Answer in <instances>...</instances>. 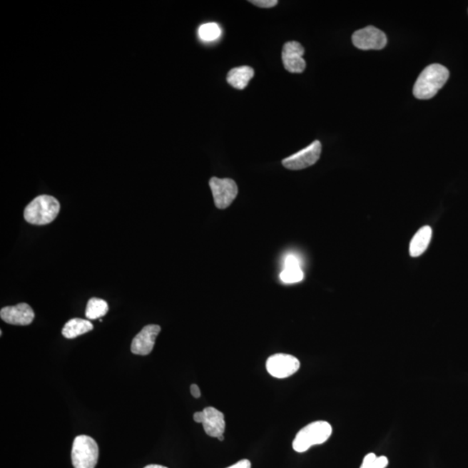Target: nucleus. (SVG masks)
Returning <instances> with one entry per match:
<instances>
[{"label":"nucleus","mask_w":468,"mask_h":468,"mask_svg":"<svg viewBox=\"0 0 468 468\" xmlns=\"http://www.w3.org/2000/svg\"><path fill=\"white\" fill-rule=\"evenodd\" d=\"M449 71L441 64H431L419 74L414 86V96L419 100L434 98L447 83Z\"/></svg>","instance_id":"f257e3e1"},{"label":"nucleus","mask_w":468,"mask_h":468,"mask_svg":"<svg viewBox=\"0 0 468 468\" xmlns=\"http://www.w3.org/2000/svg\"><path fill=\"white\" fill-rule=\"evenodd\" d=\"M60 211V203L50 195L36 197L24 211V217L28 223L44 225L51 223Z\"/></svg>","instance_id":"f03ea898"},{"label":"nucleus","mask_w":468,"mask_h":468,"mask_svg":"<svg viewBox=\"0 0 468 468\" xmlns=\"http://www.w3.org/2000/svg\"><path fill=\"white\" fill-rule=\"evenodd\" d=\"M332 434V427L329 422L317 421L310 423L298 432L292 442L293 449L304 453L315 445H320L328 441Z\"/></svg>","instance_id":"7ed1b4c3"},{"label":"nucleus","mask_w":468,"mask_h":468,"mask_svg":"<svg viewBox=\"0 0 468 468\" xmlns=\"http://www.w3.org/2000/svg\"><path fill=\"white\" fill-rule=\"evenodd\" d=\"M98 456V445L94 439L88 435H78L75 438L71 450L74 468H95Z\"/></svg>","instance_id":"20e7f679"},{"label":"nucleus","mask_w":468,"mask_h":468,"mask_svg":"<svg viewBox=\"0 0 468 468\" xmlns=\"http://www.w3.org/2000/svg\"><path fill=\"white\" fill-rule=\"evenodd\" d=\"M217 208H228L238 195V187L232 179H220L213 177L209 181Z\"/></svg>","instance_id":"39448f33"},{"label":"nucleus","mask_w":468,"mask_h":468,"mask_svg":"<svg viewBox=\"0 0 468 468\" xmlns=\"http://www.w3.org/2000/svg\"><path fill=\"white\" fill-rule=\"evenodd\" d=\"M300 368L298 359L292 355L275 354L266 361V370L273 377L278 379L288 378L295 374Z\"/></svg>","instance_id":"423d86ee"},{"label":"nucleus","mask_w":468,"mask_h":468,"mask_svg":"<svg viewBox=\"0 0 468 468\" xmlns=\"http://www.w3.org/2000/svg\"><path fill=\"white\" fill-rule=\"evenodd\" d=\"M321 151L322 145L320 141H315L308 147L284 159L282 163L290 171H300L316 163L320 158Z\"/></svg>","instance_id":"0eeeda50"},{"label":"nucleus","mask_w":468,"mask_h":468,"mask_svg":"<svg viewBox=\"0 0 468 468\" xmlns=\"http://www.w3.org/2000/svg\"><path fill=\"white\" fill-rule=\"evenodd\" d=\"M352 42L360 50H382L388 39L385 32L374 26H367L355 32Z\"/></svg>","instance_id":"6e6552de"},{"label":"nucleus","mask_w":468,"mask_h":468,"mask_svg":"<svg viewBox=\"0 0 468 468\" xmlns=\"http://www.w3.org/2000/svg\"><path fill=\"white\" fill-rule=\"evenodd\" d=\"M305 49L300 43L290 41L285 44L282 51V60H283L285 70L290 73H302L305 70L306 63L302 56Z\"/></svg>","instance_id":"1a4fd4ad"},{"label":"nucleus","mask_w":468,"mask_h":468,"mask_svg":"<svg viewBox=\"0 0 468 468\" xmlns=\"http://www.w3.org/2000/svg\"><path fill=\"white\" fill-rule=\"evenodd\" d=\"M161 332V327L157 325H149L144 327L133 339L131 352L139 356H147L152 352L156 341V337Z\"/></svg>","instance_id":"9d476101"},{"label":"nucleus","mask_w":468,"mask_h":468,"mask_svg":"<svg viewBox=\"0 0 468 468\" xmlns=\"http://www.w3.org/2000/svg\"><path fill=\"white\" fill-rule=\"evenodd\" d=\"M1 320L13 325H29L34 320L35 313L26 302L14 306H6L0 310Z\"/></svg>","instance_id":"9b49d317"},{"label":"nucleus","mask_w":468,"mask_h":468,"mask_svg":"<svg viewBox=\"0 0 468 468\" xmlns=\"http://www.w3.org/2000/svg\"><path fill=\"white\" fill-rule=\"evenodd\" d=\"M203 425L205 434L209 437L218 438L224 434L225 429V415L215 407H208L203 410Z\"/></svg>","instance_id":"f8f14e48"},{"label":"nucleus","mask_w":468,"mask_h":468,"mask_svg":"<svg viewBox=\"0 0 468 468\" xmlns=\"http://www.w3.org/2000/svg\"><path fill=\"white\" fill-rule=\"evenodd\" d=\"M304 272L302 271L300 261L293 254H290L285 260V268L280 273V280L285 284L300 283L304 280Z\"/></svg>","instance_id":"ddd939ff"},{"label":"nucleus","mask_w":468,"mask_h":468,"mask_svg":"<svg viewBox=\"0 0 468 468\" xmlns=\"http://www.w3.org/2000/svg\"><path fill=\"white\" fill-rule=\"evenodd\" d=\"M432 229L429 225H425L414 234L410 242V253L412 257H419L424 253L430 244Z\"/></svg>","instance_id":"4468645a"},{"label":"nucleus","mask_w":468,"mask_h":468,"mask_svg":"<svg viewBox=\"0 0 468 468\" xmlns=\"http://www.w3.org/2000/svg\"><path fill=\"white\" fill-rule=\"evenodd\" d=\"M254 76L253 68L249 66H240L232 68L228 72V82L230 86L238 90H244L248 87L250 80Z\"/></svg>","instance_id":"2eb2a0df"},{"label":"nucleus","mask_w":468,"mask_h":468,"mask_svg":"<svg viewBox=\"0 0 468 468\" xmlns=\"http://www.w3.org/2000/svg\"><path fill=\"white\" fill-rule=\"evenodd\" d=\"M94 329V325L90 321L82 318H72L68 321L62 330V335L67 339H73Z\"/></svg>","instance_id":"dca6fc26"},{"label":"nucleus","mask_w":468,"mask_h":468,"mask_svg":"<svg viewBox=\"0 0 468 468\" xmlns=\"http://www.w3.org/2000/svg\"><path fill=\"white\" fill-rule=\"evenodd\" d=\"M108 312V302L101 298L92 297L88 301L86 316L88 320H94L105 316Z\"/></svg>","instance_id":"f3484780"},{"label":"nucleus","mask_w":468,"mask_h":468,"mask_svg":"<svg viewBox=\"0 0 468 468\" xmlns=\"http://www.w3.org/2000/svg\"><path fill=\"white\" fill-rule=\"evenodd\" d=\"M198 34L204 41L211 42L220 37L221 29L216 23H208L204 24L199 28Z\"/></svg>","instance_id":"a211bd4d"},{"label":"nucleus","mask_w":468,"mask_h":468,"mask_svg":"<svg viewBox=\"0 0 468 468\" xmlns=\"http://www.w3.org/2000/svg\"><path fill=\"white\" fill-rule=\"evenodd\" d=\"M389 465V459L386 456H377L373 453L367 454L360 468H386Z\"/></svg>","instance_id":"6ab92c4d"},{"label":"nucleus","mask_w":468,"mask_h":468,"mask_svg":"<svg viewBox=\"0 0 468 468\" xmlns=\"http://www.w3.org/2000/svg\"><path fill=\"white\" fill-rule=\"evenodd\" d=\"M250 3L262 8H271L277 6L278 2L277 0H253V1H250Z\"/></svg>","instance_id":"aec40b11"},{"label":"nucleus","mask_w":468,"mask_h":468,"mask_svg":"<svg viewBox=\"0 0 468 468\" xmlns=\"http://www.w3.org/2000/svg\"><path fill=\"white\" fill-rule=\"evenodd\" d=\"M228 468H251V462L248 459H242V461Z\"/></svg>","instance_id":"412c9836"},{"label":"nucleus","mask_w":468,"mask_h":468,"mask_svg":"<svg viewBox=\"0 0 468 468\" xmlns=\"http://www.w3.org/2000/svg\"><path fill=\"white\" fill-rule=\"evenodd\" d=\"M190 391L193 397L195 398L200 397V390L199 387H198V385H192L190 387Z\"/></svg>","instance_id":"4be33fe9"},{"label":"nucleus","mask_w":468,"mask_h":468,"mask_svg":"<svg viewBox=\"0 0 468 468\" xmlns=\"http://www.w3.org/2000/svg\"><path fill=\"white\" fill-rule=\"evenodd\" d=\"M204 419V413L203 411H200V412H196L195 414H193V419H195V422L197 423H203Z\"/></svg>","instance_id":"5701e85b"},{"label":"nucleus","mask_w":468,"mask_h":468,"mask_svg":"<svg viewBox=\"0 0 468 468\" xmlns=\"http://www.w3.org/2000/svg\"><path fill=\"white\" fill-rule=\"evenodd\" d=\"M144 468H168V467L161 465H148L147 467H145Z\"/></svg>","instance_id":"b1692460"},{"label":"nucleus","mask_w":468,"mask_h":468,"mask_svg":"<svg viewBox=\"0 0 468 468\" xmlns=\"http://www.w3.org/2000/svg\"><path fill=\"white\" fill-rule=\"evenodd\" d=\"M217 439H219V441L220 442H223L225 439L224 434L220 435V437H218Z\"/></svg>","instance_id":"393cba45"}]
</instances>
